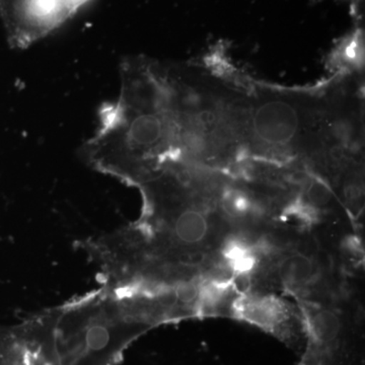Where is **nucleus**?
<instances>
[{
	"mask_svg": "<svg viewBox=\"0 0 365 365\" xmlns=\"http://www.w3.org/2000/svg\"><path fill=\"white\" fill-rule=\"evenodd\" d=\"M228 316L258 327L290 347L304 346L302 314L292 304L276 295L241 292L232 302Z\"/></svg>",
	"mask_w": 365,
	"mask_h": 365,
	"instance_id": "6",
	"label": "nucleus"
},
{
	"mask_svg": "<svg viewBox=\"0 0 365 365\" xmlns=\"http://www.w3.org/2000/svg\"><path fill=\"white\" fill-rule=\"evenodd\" d=\"M349 1H351L352 6L354 7L353 11H354V13H356V7L359 6L360 0H349Z\"/></svg>",
	"mask_w": 365,
	"mask_h": 365,
	"instance_id": "9",
	"label": "nucleus"
},
{
	"mask_svg": "<svg viewBox=\"0 0 365 365\" xmlns=\"http://www.w3.org/2000/svg\"><path fill=\"white\" fill-rule=\"evenodd\" d=\"M180 160L230 170L246 160L242 72L217 45L201 58L165 63Z\"/></svg>",
	"mask_w": 365,
	"mask_h": 365,
	"instance_id": "2",
	"label": "nucleus"
},
{
	"mask_svg": "<svg viewBox=\"0 0 365 365\" xmlns=\"http://www.w3.org/2000/svg\"><path fill=\"white\" fill-rule=\"evenodd\" d=\"M91 0H0L7 41L26 49L72 18Z\"/></svg>",
	"mask_w": 365,
	"mask_h": 365,
	"instance_id": "5",
	"label": "nucleus"
},
{
	"mask_svg": "<svg viewBox=\"0 0 365 365\" xmlns=\"http://www.w3.org/2000/svg\"><path fill=\"white\" fill-rule=\"evenodd\" d=\"M128 347L123 321L97 292L0 327V365H116Z\"/></svg>",
	"mask_w": 365,
	"mask_h": 365,
	"instance_id": "3",
	"label": "nucleus"
},
{
	"mask_svg": "<svg viewBox=\"0 0 365 365\" xmlns=\"http://www.w3.org/2000/svg\"><path fill=\"white\" fill-rule=\"evenodd\" d=\"M332 81L284 86L245 81L246 162L259 160L309 170L319 150Z\"/></svg>",
	"mask_w": 365,
	"mask_h": 365,
	"instance_id": "4",
	"label": "nucleus"
},
{
	"mask_svg": "<svg viewBox=\"0 0 365 365\" xmlns=\"http://www.w3.org/2000/svg\"><path fill=\"white\" fill-rule=\"evenodd\" d=\"M114 102L100 108L81 155L93 170L139 186L175 157L176 128L165 62L127 57Z\"/></svg>",
	"mask_w": 365,
	"mask_h": 365,
	"instance_id": "1",
	"label": "nucleus"
},
{
	"mask_svg": "<svg viewBox=\"0 0 365 365\" xmlns=\"http://www.w3.org/2000/svg\"><path fill=\"white\" fill-rule=\"evenodd\" d=\"M265 267L283 289L304 297L313 292L323 276L319 259L312 252L302 250H283Z\"/></svg>",
	"mask_w": 365,
	"mask_h": 365,
	"instance_id": "7",
	"label": "nucleus"
},
{
	"mask_svg": "<svg viewBox=\"0 0 365 365\" xmlns=\"http://www.w3.org/2000/svg\"><path fill=\"white\" fill-rule=\"evenodd\" d=\"M327 67L332 74L364 73V31L356 26L336 43Z\"/></svg>",
	"mask_w": 365,
	"mask_h": 365,
	"instance_id": "8",
	"label": "nucleus"
}]
</instances>
